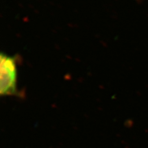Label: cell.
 <instances>
[{"label": "cell", "instance_id": "cell-1", "mask_svg": "<svg viewBox=\"0 0 148 148\" xmlns=\"http://www.w3.org/2000/svg\"><path fill=\"white\" fill-rule=\"evenodd\" d=\"M1 82L0 93L3 96L16 94V64L15 59L3 54H1Z\"/></svg>", "mask_w": 148, "mask_h": 148}]
</instances>
